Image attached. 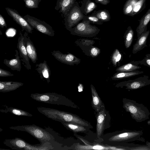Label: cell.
<instances>
[{"label":"cell","mask_w":150,"mask_h":150,"mask_svg":"<svg viewBox=\"0 0 150 150\" xmlns=\"http://www.w3.org/2000/svg\"><path fill=\"white\" fill-rule=\"evenodd\" d=\"M39 112L48 118L60 122L75 123L87 127L91 126L88 122L69 112L42 107L40 108Z\"/></svg>","instance_id":"6da1fadb"},{"label":"cell","mask_w":150,"mask_h":150,"mask_svg":"<svg viewBox=\"0 0 150 150\" xmlns=\"http://www.w3.org/2000/svg\"><path fill=\"white\" fill-rule=\"evenodd\" d=\"M123 102L124 108L137 122H141L149 118L150 113L143 105L125 98L123 99Z\"/></svg>","instance_id":"7a4b0ae2"},{"label":"cell","mask_w":150,"mask_h":150,"mask_svg":"<svg viewBox=\"0 0 150 150\" xmlns=\"http://www.w3.org/2000/svg\"><path fill=\"white\" fill-rule=\"evenodd\" d=\"M9 128L18 131L26 132L40 141L50 143L54 141V137L49 133L34 124L12 126Z\"/></svg>","instance_id":"3957f363"},{"label":"cell","mask_w":150,"mask_h":150,"mask_svg":"<svg viewBox=\"0 0 150 150\" xmlns=\"http://www.w3.org/2000/svg\"><path fill=\"white\" fill-rule=\"evenodd\" d=\"M23 17L33 28L51 37L54 35V31L52 27L44 21L28 14Z\"/></svg>","instance_id":"277c9868"},{"label":"cell","mask_w":150,"mask_h":150,"mask_svg":"<svg viewBox=\"0 0 150 150\" xmlns=\"http://www.w3.org/2000/svg\"><path fill=\"white\" fill-rule=\"evenodd\" d=\"M30 97L36 101L52 104H64L63 96L55 93L31 94Z\"/></svg>","instance_id":"5b68a950"},{"label":"cell","mask_w":150,"mask_h":150,"mask_svg":"<svg viewBox=\"0 0 150 150\" xmlns=\"http://www.w3.org/2000/svg\"><path fill=\"white\" fill-rule=\"evenodd\" d=\"M150 84V79L147 75H144L134 79L130 80L121 82L118 84V87H125L128 90H135Z\"/></svg>","instance_id":"8992f818"},{"label":"cell","mask_w":150,"mask_h":150,"mask_svg":"<svg viewBox=\"0 0 150 150\" xmlns=\"http://www.w3.org/2000/svg\"><path fill=\"white\" fill-rule=\"evenodd\" d=\"M20 36L18 40L17 48L18 49L19 56L22 64L28 70L31 69V66L30 63V59L27 51L25 41V34H22L21 31L19 33Z\"/></svg>","instance_id":"52a82bcc"},{"label":"cell","mask_w":150,"mask_h":150,"mask_svg":"<svg viewBox=\"0 0 150 150\" xmlns=\"http://www.w3.org/2000/svg\"><path fill=\"white\" fill-rule=\"evenodd\" d=\"M6 146L11 148L12 149L17 150H38L43 149L42 147L33 146L26 142L22 139L18 138H16L12 139H6L4 142Z\"/></svg>","instance_id":"ba28073f"},{"label":"cell","mask_w":150,"mask_h":150,"mask_svg":"<svg viewBox=\"0 0 150 150\" xmlns=\"http://www.w3.org/2000/svg\"><path fill=\"white\" fill-rule=\"evenodd\" d=\"M88 21L78 24L74 28V34L82 36L91 37L97 33L99 30L96 27L90 24Z\"/></svg>","instance_id":"9c48e42d"},{"label":"cell","mask_w":150,"mask_h":150,"mask_svg":"<svg viewBox=\"0 0 150 150\" xmlns=\"http://www.w3.org/2000/svg\"><path fill=\"white\" fill-rule=\"evenodd\" d=\"M5 9L8 14L21 27L22 31L25 30L28 33H32L34 28L17 11L9 7H6Z\"/></svg>","instance_id":"30bf717a"},{"label":"cell","mask_w":150,"mask_h":150,"mask_svg":"<svg viewBox=\"0 0 150 150\" xmlns=\"http://www.w3.org/2000/svg\"><path fill=\"white\" fill-rule=\"evenodd\" d=\"M142 134L141 131H127L112 136L109 140L115 142L133 141L138 139Z\"/></svg>","instance_id":"8fae6325"},{"label":"cell","mask_w":150,"mask_h":150,"mask_svg":"<svg viewBox=\"0 0 150 150\" xmlns=\"http://www.w3.org/2000/svg\"><path fill=\"white\" fill-rule=\"evenodd\" d=\"M65 16L66 27L69 30L83 18L79 8L76 6L73 8Z\"/></svg>","instance_id":"7c38bea8"},{"label":"cell","mask_w":150,"mask_h":150,"mask_svg":"<svg viewBox=\"0 0 150 150\" xmlns=\"http://www.w3.org/2000/svg\"><path fill=\"white\" fill-rule=\"evenodd\" d=\"M51 53L58 61L67 64L74 65L78 64L80 62V59L70 53L63 54L59 50H53Z\"/></svg>","instance_id":"4fadbf2b"},{"label":"cell","mask_w":150,"mask_h":150,"mask_svg":"<svg viewBox=\"0 0 150 150\" xmlns=\"http://www.w3.org/2000/svg\"><path fill=\"white\" fill-rule=\"evenodd\" d=\"M106 111L104 104L96 115L97 137L99 138L103 134L105 126L106 117Z\"/></svg>","instance_id":"5bb4252c"},{"label":"cell","mask_w":150,"mask_h":150,"mask_svg":"<svg viewBox=\"0 0 150 150\" xmlns=\"http://www.w3.org/2000/svg\"><path fill=\"white\" fill-rule=\"evenodd\" d=\"M24 33L25 46L28 57L32 62L35 63L38 59L36 49L28 35V33L26 31Z\"/></svg>","instance_id":"9a60e30c"},{"label":"cell","mask_w":150,"mask_h":150,"mask_svg":"<svg viewBox=\"0 0 150 150\" xmlns=\"http://www.w3.org/2000/svg\"><path fill=\"white\" fill-rule=\"evenodd\" d=\"M35 68V69L39 74L41 79H44L48 83H49L51 71L47 62L44 60L43 62L36 64Z\"/></svg>","instance_id":"2e32d148"},{"label":"cell","mask_w":150,"mask_h":150,"mask_svg":"<svg viewBox=\"0 0 150 150\" xmlns=\"http://www.w3.org/2000/svg\"><path fill=\"white\" fill-rule=\"evenodd\" d=\"M149 33V30H147L138 38L136 42L133 46L132 52L133 54L137 53L147 47L146 42Z\"/></svg>","instance_id":"e0dca14e"},{"label":"cell","mask_w":150,"mask_h":150,"mask_svg":"<svg viewBox=\"0 0 150 150\" xmlns=\"http://www.w3.org/2000/svg\"><path fill=\"white\" fill-rule=\"evenodd\" d=\"M15 52V58L10 59H5L4 60V63L12 70H16L20 72L21 69V61L18 51L17 50H16Z\"/></svg>","instance_id":"ac0fdd59"},{"label":"cell","mask_w":150,"mask_h":150,"mask_svg":"<svg viewBox=\"0 0 150 150\" xmlns=\"http://www.w3.org/2000/svg\"><path fill=\"white\" fill-rule=\"evenodd\" d=\"M150 21V8L139 20V24L136 29L137 38L147 31V26Z\"/></svg>","instance_id":"d6986e66"},{"label":"cell","mask_w":150,"mask_h":150,"mask_svg":"<svg viewBox=\"0 0 150 150\" xmlns=\"http://www.w3.org/2000/svg\"><path fill=\"white\" fill-rule=\"evenodd\" d=\"M23 83L13 81H0V92L5 93L15 90L23 85Z\"/></svg>","instance_id":"ffe728a7"},{"label":"cell","mask_w":150,"mask_h":150,"mask_svg":"<svg viewBox=\"0 0 150 150\" xmlns=\"http://www.w3.org/2000/svg\"><path fill=\"white\" fill-rule=\"evenodd\" d=\"M74 0H57L55 9L64 16L69 11Z\"/></svg>","instance_id":"44dd1931"},{"label":"cell","mask_w":150,"mask_h":150,"mask_svg":"<svg viewBox=\"0 0 150 150\" xmlns=\"http://www.w3.org/2000/svg\"><path fill=\"white\" fill-rule=\"evenodd\" d=\"M91 89L92 97V107L97 112L100 110L104 104L102 103L95 88L92 84L91 85Z\"/></svg>","instance_id":"7402d4cb"},{"label":"cell","mask_w":150,"mask_h":150,"mask_svg":"<svg viewBox=\"0 0 150 150\" xmlns=\"http://www.w3.org/2000/svg\"><path fill=\"white\" fill-rule=\"evenodd\" d=\"M139 61H133L117 68L116 71L118 72H130L138 70L141 68L138 65Z\"/></svg>","instance_id":"603a6c76"},{"label":"cell","mask_w":150,"mask_h":150,"mask_svg":"<svg viewBox=\"0 0 150 150\" xmlns=\"http://www.w3.org/2000/svg\"><path fill=\"white\" fill-rule=\"evenodd\" d=\"M62 124L67 129L74 132H84L87 131L88 127L77 124L62 122Z\"/></svg>","instance_id":"cb8c5ba5"},{"label":"cell","mask_w":150,"mask_h":150,"mask_svg":"<svg viewBox=\"0 0 150 150\" xmlns=\"http://www.w3.org/2000/svg\"><path fill=\"white\" fill-rule=\"evenodd\" d=\"M4 108L0 110V111L2 112H9L13 114L18 116L32 117L33 115L29 112L24 110L12 107H8L6 105H4Z\"/></svg>","instance_id":"d4e9b609"},{"label":"cell","mask_w":150,"mask_h":150,"mask_svg":"<svg viewBox=\"0 0 150 150\" xmlns=\"http://www.w3.org/2000/svg\"><path fill=\"white\" fill-rule=\"evenodd\" d=\"M144 73V71L135 70L130 72H119L114 74L112 79L115 80H118L128 78Z\"/></svg>","instance_id":"484cf974"},{"label":"cell","mask_w":150,"mask_h":150,"mask_svg":"<svg viewBox=\"0 0 150 150\" xmlns=\"http://www.w3.org/2000/svg\"><path fill=\"white\" fill-rule=\"evenodd\" d=\"M134 31L130 26H129L124 35V44L126 48L131 46L133 39Z\"/></svg>","instance_id":"4316f807"},{"label":"cell","mask_w":150,"mask_h":150,"mask_svg":"<svg viewBox=\"0 0 150 150\" xmlns=\"http://www.w3.org/2000/svg\"><path fill=\"white\" fill-rule=\"evenodd\" d=\"M146 0H138L134 6L129 16H133L141 12L146 7Z\"/></svg>","instance_id":"83f0119b"},{"label":"cell","mask_w":150,"mask_h":150,"mask_svg":"<svg viewBox=\"0 0 150 150\" xmlns=\"http://www.w3.org/2000/svg\"><path fill=\"white\" fill-rule=\"evenodd\" d=\"M138 0H127L125 3L123 8L124 14L129 16L133 7Z\"/></svg>","instance_id":"f1b7e54d"},{"label":"cell","mask_w":150,"mask_h":150,"mask_svg":"<svg viewBox=\"0 0 150 150\" xmlns=\"http://www.w3.org/2000/svg\"><path fill=\"white\" fill-rule=\"evenodd\" d=\"M78 149H120L114 147H107L103 146L96 145L94 146L89 145L86 144V145H78Z\"/></svg>","instance_id":"f546056e"},{"label":"cell","mask_w":150,"mask_h":150,"mask_svg":"<svg viewBox=\"0 0 150 150\" xmlns=\"http://www.w3.org/2000/svg\"><path fill=\"white\" fill-rule=\"evenodd\" d=\"M96 16L102 21H107L110 19L109 13L106 10H102L98 11Z\"/></svg>","instance_id":"4dcf8cb0"},{"label":"cell","mask_w":150,"mask_h":150,"mask_svg":"<svg viewBox=\"0 0 150 150\" xmlns=\"http://www.w3.org/2000/svg\"><path fill=\"white\" fill-rule=\"evenodd\" d=\"M25 6L28 8H38L40 3L42 0H23Z\"/></svg>","instance_id":"1f68e13d"},{"label":"cell","mask_w":150,"mask_h":150,"mask_svg":"<svg viewBox=\"0 0 150 150\" xmlns=\"http://www.w3.org/2000/svg\"><path fill=\"white\" fill-rule=\"evenodd\" d=\"M121 57V54L119 50L115 49L113 52L112 57L111 60L112 64L115 66H116L117 63L119 62Z\"/></svg>","instance_id":"d6a6232c"},{"label":"cell","mask_w":150,"mask_h":150,"mask_svg":"<svg viewBox=\"0 0 150 150\" xmlns=\"http://www.w3.org/2000/svg\"><path fill=\"white\" fill-rule=\"evenodd\" d=\"M139 64L150 67V54H146L144 58L142 60L139 61Z\"/></svg>","instance_id":"836d02e7"},{"label":"cell","mask_w":150,"mask_h":150,"mask_svg":"<svg viewBox=\"0 0 150 150\" xmlns=\"http://www.w3.org/2000/svg\"><path fill=\"white\" fill-rule=\"evenodd\" d=\"M86 19L95 23L98 24H102V21L96 16H87Z\"/></svg>","instance_id":"e575fe53"},{"label":"cell","mask_w":150,"mask_h":150,"mask_svg":"<svg viewBox=\"0 0 150 150\" xmlns=\"http://www.w3.org/2000/svg\"><path fill=\"white\" fill-rule=\"evenodd\" d=\"M96 7V4L93 2L88 3L86 7L85 12L87 13L91 12Z\"/></svg>","instance_id":"d590c367"},{"label":"cell","mask_w":150,"mask_h":150,"mask_svg":"<svg viewBox=\"0 0 150 150\" xmlns=\"http://www.w3.org/2000/svg\"><path fill=\"white\" fill-rule=\"evenodd\" d=\"M90 52L92 57H96L100 54V50L98 47H93L91 49Z\"/></svg>","instance_id":"8d00e7d4"},{"label":"cell","mask_w":150,"mask_h":150,"mask_svg":"<svg viewBox=\"0 0 150 150\" xmlns=\"http://www.w3.org/2000/svg\"><path fill=\"white\" fill-rule=\"evenodd\" d=\"M14 74L11 73L10 72L0 68V76L1 77H6L8 76H12Z\"/></svg>","instance_id":"74e56055"},{"label":"cell","mask_w":150,"mask_h":150,"mask_svg":"<svg viewBox=\"0 0 150 150\" xmlns=\"http://www.w3.org/2000/svg\"><path fill=\"white\" fill-rule=\"evenodd\" d=\"M81 44L83 45L88 46L93 44L94 42L93 40L86 39H82L81 40Z\"/></svg>","instance_id":"f35d334b"},{"label":"cell","mask_w":150,"mask_h":150,"mask_svg":"<svg viewBox=\"0 0 150 150\" xmlns=\"http://www.w3.org/2000/svg\"><path fill=\"white\" fill-rule=\"evenodd\" d=\"M0 27L2 28L7 27L5 20L3 16L0 14Z\"/></svg>","instance_id":"ab89813d"},{"label":"cell","mask_w":150,"mask_h":150,"mask_svg":"<svg viewBox=\"0 0 150 150\" xmlns=\"http://www.w3.org/2000/svg\"><path fill=\"white\" fill-rule=\"evenodd\" d=\"M96 1L99 3L103 5H107L110 2L109 0H96Z\"/></svg>","instance_id":"60d3db41"}]
</instances>
